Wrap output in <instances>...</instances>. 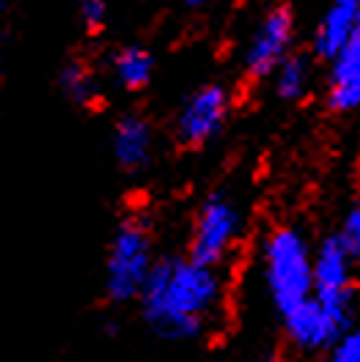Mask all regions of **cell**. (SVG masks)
Instances as JSON below:
<instances>
[{"label":"cell","instance_id":"obj_10","mask_svg":"<svg viewBox=\"0 0 360 362\" xmlns=\"http://www.w3.org/2000/svg\"><path fill=\"white\" fill-rule=\"evenodd\" d=\"M360 17V0H330L314 33V52L325 61H333L347 45L352 28Z\"/></svg>","mask_w":360,"mask_h":362},{"label":"cell","instance_id":"obj_14","mask_svg":"<svg viewBox=\"0 0 360 362\" xmlns=\"http://www.w3.org/2000/svg\"><path fill=\"white\" fill-rule=\"evenodd\" d=\"M58 86L64 90V96L74 105H94L96 102V80L89 71V66L80 61H69L67 66L61 69Z\"/></svg>","mask_w":360,"mask_h":362},{"label":"cell","instance_id":"obj_11","mask_svg":"<svg viewBox=\"0 0 360 362\" xmlns=\"http://www.w3.org/2000/svg\"><path fill=\"white\" fill-rule=\"evenodd\" d=\"M113 157L124 170H143L152 162V127L143 115H121L113 129Z\"/></svg>","mask_w":360,"mask_h":362},{"label":"cell","instance_id":"obj_8","mask_svg":"<svg viewBox=\"0 0 360 362\" xmlns=\"http://www.w3.org/2000/svg\"><path fill=\"white\" fill-rule=\"evenodd\" d=\"M283 318V332L292 340V346H297L300 351H322L330 349L341 332H347L349 327H344L336 316H330L316 296H311L308 302H303L300 308L289 310Z\"/></svg>","mask_w":360,"mask_h":362},{"label":"cell","instance_id":"obj_17","mask_svg":"<svg viewBox=\"0 0 360 362\" xmlns=\"http://www.w3.org/2000/svg\"><path fill=\"white\" fill-rule=\"evenodd\" d=\"M77 14L89 30H99L108 20V3L105 0H77Z\"/></svg>","mask_w":360,"mask_h":362},{"label":"cell","instance_id":"obj_5","mask_svg":"<svg viewBox=\"0 0 360 362\" xmlns=\"http://www.w3.org/2000/svg\"><path fill=\"white\" fill-rule=\"evenodd\" d=\"M242 230L240 206L225 192H209L201 201L190 236V258L206 267H220Z\"/></svg>","mask_w":360,"mask_h":362},{"label":"cell","instance_id":"obj_3","mask_svg":"<svg viewBox=\"0 0 360 362\" xmlns=\"http://www.w3.org/2000/svg\"><path fill=\"white\" fill-rule=\"evenodd\" d=\"M152 230L140 217L121 220L111 236L105 258V294L116 305L133 302L140 296L149 274L154 269Z\"/></svg>","mask_w":360,"mask_h":362},{"label":"cell","instance_id":"obj_18","mask_svg":"<svg viewBox=\"0 0 360 362\" xmlns=\"http://www.w3.org/2000/svg\"><path fill=\"white\" fill-rule=\"evenodd\" d=\"M184 6H190V8H198V6H206L209 0H181Z\"/></svg>","mask_w":360,"mask_h":362},{"label":"cell","instance_id":"obj_9","mask_svg":"<svg viewBox=\"0 0 360 362\" xmlns=\"http://www.w3.org/2000/svg\"><path fill=\"white\" fill-rule=\"evenodd\" d=\"M327 107L333 113H355L360 110V17L347 45L330 61L327 77Z\"/></svg>","mask_w":360,"mask_h":362},{"label":"cell","instance_id":"obj_13","mask_svg":"<svg viewBox=\"0 0 360 362\" xmlns=\"http://www.w3.org/2000/svg\"><path fill=\"white\" fill-rule=\"evenodd\" d=\"M311 88V61L305 55H289L272 74V90L283 102H300Z\"/></svg>","mask_w":360,"mask_h":362},{"label":"cell","instance_id":"obj_7","mask_svg":"<svg viewBox=\"0 0 360 362\" xmlns=\"http://www.w3.org/2000/svg\"><path fill=\"white\" fill-rule=\"evenodd\" d=\"M294 42V14L286 6L270 8L250 36V45L245 49V71L253 80L272 77L275 69L292 55Z\"/></svg>","mask_w":360,"mask_h":362},{"label":"cell","instance_id":"obj_12","mask_svg":"<svg viewBox=\"0 0 360 362\" xmlns=\"http://www.w3.org/2000/svg\"><path fill=\"white\" fill-rule=\"evenodd\" d=\"M111 71L118 88L124 90H143L152 83L154 74V58L146 47L127 45L111 55Z\"/></svg>","mask_w":360,"mask_h":362},{"label":"cell","instance_id":"obj_15","mask_svg":"<svg viewBox=\"0 0 360 362\" xmlns=\"http://www.w3.org/2000/svg\"><path fill=\"white\" fill-rule=\"evenodd\" d=\"M327 362H360V329H347L327 349Z\"/></svg>","mask_w":360,"mask_h":362},{"label":"cell","instance_id":"obj_2","mask_svg":"<svg viewBox=\"0 0 360 362\" xmlns=\"http://www.w3.org/2000/svg\"><path fill=\"white\" fill-rule=\"evenodd\" d=\"M264 286L281 316L314 296V250L303 230L292 226L275 228L261 250Z\"/></svg>","mask_w":360,"mask_h":362},{"label":"cell","instance_id":"obj_1","mask_svg":"<svg viewBox=\"0 0 360 362\" xmlns=\"http://www.w3.org/2000/svg\"><path fill=\"white\" fill-rule=\"evenodd\" d=\"M137 302L157 338L174 343L198 338L220 302L218 267H206L190 255L159 258Z\"/></svg>","mask_w":360,"mask_h":362},{"label":"cell","instance_id":"obj_4","mask_svg":"<svg viewBox=\"0 0 360 362\" xmlns=\"http://www.w3.org/2000/svg\"><path fill=\"white\" fill-rule=\"evenodd\" d=\"M355 258L344 247L341 236H325L314 250V296L316 302L336 316L344 327L352 318V299H355Z\"/></svg>","mask_w":360,"mask_h":362},{"label":"cell","instance_id":"obj_19","mask_svg":"<svg viewBox=\"0 0 360 362\" xmlns=\"http://www.w3.org/2000/svg\"><path fill=\"white\" fill-rule=\"evenodd\" d=\"M264 362H283V360H278V357H270V360H264Z\"/></svg>","mask_w":360,"mask_h":362},{"label":"cell","instance_id":"obj_16","mask_svg":"<svg viewBox=\"0 0 360 362\" xmlns=\"http://www.w3.org/2000/svg\"><path fill=\"white\" fill-rule=\"evenodd\" d=\"M338 236L344 242V247L352 252V258L360 264V204L352 206L344 217V223L338 228Z\"/></svg>","mask_w":360,"mask_h":362},{"label":"cell","instance_id":"obj_6","mask_svg":"<svg viewBox=\"0 0 360 362\" xmlns=\"http://www.w3.org/2000/svg\"><path fill=\"white\" fill-rule=\"evenodd\" d=\"M231 113V93L220 83L196 88L176 115V137L184 146H206L223 132Z\"/></svg>","mask_w":360,"mask_h":362}]
</instances>
